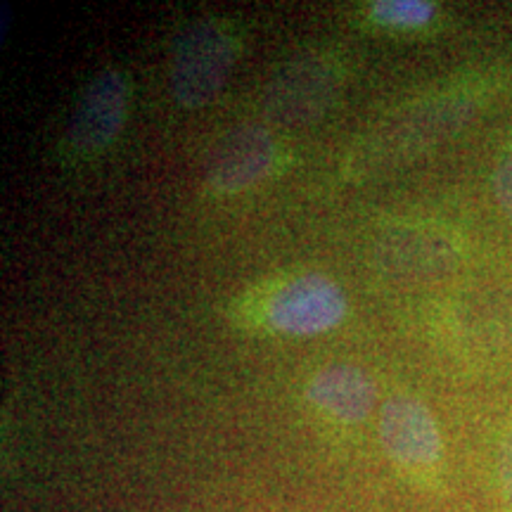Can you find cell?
I'll return each instance as SVG.
<instances>
[{
	"mask_svg": "<svg viewBox=\"0 0 512 512\" xmlns=\"http://www.w3.org/2000/svg\"><path fill=\"white\" fill-rule=\"evenodd\" d=\"M347 299L335 280L320 273H306L280 285L268 304L273 328L287 335H318L342 320Z\"/></svg>",
	"mask_w": 512,
	"mask_h": 512,
	"instance_id": "cell-5",
	"label": "cell"
},
{
	"mask_svg": "<svg viewBox=\"0 0 512 512\" xmlns=\"http://www.w3.org/2000/svg\"><path fill=\"white\" fill-rule=\"evenodd\" d=\"M380 439L387 456L418 479H432L444 456L437 420L413 396H394L380 411Z\"/></svg>",
	"mask_w": 512,
	"mask_h": 512,
	"instance_id": "cell-4",
	"label": "cell"
},
{
	"mask_svg": "<svg viewBox=\"0 0 512 512\" xmlns=\"http://www.w3.org/2000/svg\"><path fill=\"white\" fill-rule=\"evenodd\" d=\"M498 477H501L505 501L512 508V427L503 434L501 446H498Z\"/></svg>",
	"mask_w": 512,
	"mask_h": 512,
	"instance_id": "cell-12",
	"label": "cell"
},
{
	"mask_svg": "<svg viewBox=\"0 0 512 512\" xmlns=\"http://www.w3.org/2000/svg\"><path fill=\"white\" fill-rule=\"evenodd\" d=\"M278 145L266 126L242 124L230 128L207 164V185L216 192H240L271 174Z\"/></svg>",
	"mask_w": 512,
	"mask_h": 512,
	"instance_id": "cell-7",
	"label": "cell"
},
{
	"mask_svg": "<svg viewBox=\"0 0 512 512\" xmlns=\"http://www.w3.org/2000/svg\"><path fill=\"white\" fill-rule=\"evenodd\" d=\"M306 396L313 406L342 422L366 420L375 408V382L361 368L332 363L311 377Z\"/></svg>",
	"mask_w": 512,
	"mask_h": 512,
	"instance_id": "cell-8",
	"label": "cell"
},
{
	"mask_svg": "<svg viewBox=\"0 0 512 512\" xmlns=\"http://www.w3.org/2000/svg\"><path fill=\"white\" fill-rule=\"evenodd\" d=\"M494 192L505 214L512 219V145L498 157L494 169Z\"/></svg>",
	"mask_w": 512,
	"mask_h": 512,
	"instance_id": "cell-11",
	"label": "cell"
},
{
	"mask_svg": "<svg viewBox=\"0 0 512 512\" xmlns=\"http://www.w3.org/2000/svg\"><path fill=\"white\" fill-rule=\"evenodd\" d=\"M380 261L392 271H432L437 266H446L451 247L444 238L430 233H420L413 228L389 230L382 235L377 245Z\"/></svg>",
	"mask_w": 512,
	"mask_h": 512,
	"instance_id": "cell-9",
	"label": "cell"
},
{
	"mask_svg": "<svg viewBox=\"0 0 512 512\" xmlns=\"http://www.w3.org/2000/svg\"><path fill=\"white\" fill-rule=\"evenodd\" d=\"M463 100H439L408 105L387 119L368 126V131L349 147L347 169L351 176H368L401 157L413 155L427 140L448 133L465 119Z\"/></svg>",
	"mask_w": 512,
	"mask_h": 512,
	"instance_id": "cell-2",
	"label": "cell"
},
{
	"mask_svg": "<svg viewBox=\"0 0 512 512\" xmlns=\"http://www.w3.org/2000/svg\"><path fill=\"white\" fill-rule=\"evenodd\" d=\"M342 81V62L330 50H302L275 69L264 93V110L283 126L313 124L330 110Z\"/></svg>",
	"mask_w": 512,
	"mask_h": 512,
	"instance_id": "cell-3",
	"label": "cell"
},
{
	"mask_svg": "<svg viewBox=\"0 0 512 512\" xmlns=\"http://www.w3.org/2000/svg\"><path fill=\"white\" fill-rule=\"evenodd\" d=\"M373 15L394 27H420L432 19L434 5L422 0H380L373 5Z\"/></svg>",
	"mask_w": 512,
	"mask_h": 512,
	"instance_id": "cell-10",
	"label": "cell"
},
{
	"mask_svg": "<svg viewBox=\"0 0 512 512\" xmlns=\"http://www.w3.org/2000/svg\"><path fill=\"white\" fill-rule=\"evenodd\" d=\"M128 76L119 69H102L86 83L69 119L67 138L83 155L100 152L117 138L128 112Z\"/></svg>",
	"mask_w": 512,
	"mask_h": 512,
	"instance_id": "cell-6",
	"label": "cell"
},
{
	"mask_svg": "<svg viewBox=\"0 0 512 512\" xmlns=\"http://www.w3.org/2000/svg\"><path fill=\"white\" fill-rule=\"evenodd\" d=\"M238 53V29L223 17H200L183 27L169 64V86L178 105L202 107L214 100Z\"/></svg>",
	"mask_w": 512,
	"mask_h": 512,
	"instance_id": "cell-1",
	"label": "cell"
}]
</instances>
